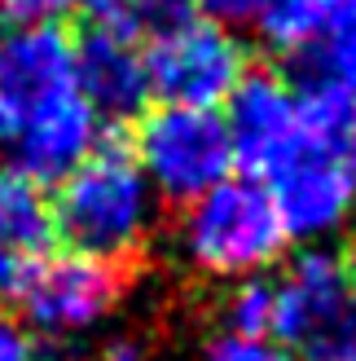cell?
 Listing matches in <instances>:
<instances>
[{
  "label": "cell",
  "mask_w": 356,
  "mask_h": 361,
  "mask_svg": "<svg viewBox=\"0 0 356 361\" xmlns=\"http://www.w3.org/2000/svg\"><path fill=\"white\" fill-rule=\"evenodd\" d=\"M260 5H264V0H193V9H198L203 18H211V23H220V27L255 23Z\"/></svg>",
  "instance_id": "17"
},
{
  "label": "cell",
  "mask_w": 356,
  "mask_h": 361,
  "mask_svg": "<svg viewBox=\"0 0 356 361\" xmlns=\"http://www.w3.org/2000/svg\"><path fill=\"white\" fill-rule=\"evenodd\" d=\"M136 274L141 264L93 260V256H49L27 282L18 309L35 331H44L49 339H62L110 313L128 295Z\"/></svg>",
  "instance_id": "5"
},
{
  "label": "cell",
  "mask_w": 356,
  "mask_h": 361,
  "mask_svg": "<svg viewBox=\"0 0 356 361\" xmlns=\"http://www.w3.org/2000/svg\"><path fill=\"white\" fill-rule=\"evenodd\" d=\"M295 84H343L356 88V0L339 9L326 35L295 58Z\"/></svg>",
  "instance_id": "12"
},
{
  "label": "cell",
  "mask_w": 356,
  "mask_h": 361,
  "mask_svg": "<svg viewBox=\"0 0 356 361\" xmlns=\"http://www.w3.org/2000/svg\"><path fill=\"white\" fill-rule=\"evenodd\" d=\"M224 128L234 146V164L246 176H264L299 137V88L277 71L251 66L224 102Z\"/></svg>",
  "instance_id": "7"
},
{
  "label": "cell",
  "mask_w": 356,
  "mask_h": 361,
  "mask_svg": "<svg viewBox=\"0 0 356 361\" xmlns=\"http://www.w3.org/2000/svg\"><path fill=\"white\" fill-rule=\"evenodd\" d=\"M295 88H299V137L356 176V88L343 84H295Z\"/></svg>",
  "instance_id": "10"
},
{
  "label": "cell",
  "mask_w": 356,
  "mask_h": 361,
  "mask_svg": "<svg viewBox=\"0 0 356 361\" xmlns=\"http://www.w3.org/2000/svg\"><path fill=\"white\" fill-rule=\"evenodd\" d=\"M70 49H75L80 93L97 119H106V128H128L150 106L146 44L110 18H70Z\"/></svg>",
  "instance_id": "6"
},
{
  "label": "cell",
  "mask_w": 356,
  "mask_h": 361,
  "mask_svg": "<svg viewBox=\"0 0 356 361\" xmlns=\"http://www.w3.org/2000/svg\"><path fill=\"white\" fill-rule=\"evenodd\" d=\"M207 361H291V353L264 344V339H234L229 335L207 353Z\"/></svg>",
  "instance_id": "16"
},
{
  "label": "cell",
  "mask_w": 356,
  "mask_h": 361,
  "mask_svg": "<svg viewBox=\"0 0 356 361\" xmlns=\"http://www.w3.org/2000/svg\"><path fill=\"white\" fill-rule=\"evenodd\" d=\"M185 256L216 278L251 274L281 260L291 233L260 176H224L181 212Z\"/></svg>",
  "instance_id": "2"
},
{
  "label": "cell",
  "mask_w": 356,
  "mask_h": 361,
  "mask_svg": "<svg viewBox=\"0 0 356 361\" xmlns=\"http://www.w3.org/2000/svg\"><path fill=\"white\" fill-rule=\"evenodd\" d=\"M343 5L348 0H264L255 23L273 49H281L286 58H299L326 35V27L339 18Z\"/></svg>",
  "instance_id": "11"
},
{
  "label": "cell",
  "mask_w": 356,
  "mask_h": 361,
  "mask_svg": "<svg viewBox=\"0 0 356 361\" xmlns=\"http://www.w3.org/2000/svg\"><path fill=\"white\" fill-rule=\"evenodd\" d=\"M291 353L299 361H356V300L330 313L322 326H312Z\"/></svg>",
  "instance_id": "15"
},
{
  "label": "cell",
  "mask_w": 356,
  "mask_h": 361,
  "mask_svg": "<svg viewBox=\"0 0 356 361\" xmlns=\"http://www.w3.org/2000/svg\"><path fill=\"white\" fill-rule=\"evenodd\" d=\"M49 203L58 243L70 247V256L119 260V264L146 260L154 203H150V180L141 172L123 128H106L97 146L58 180Z\"/></svg>",
  "instance_id": "1"
},
{
  "label": "cell",
  "mask_w": 356,
  "mask_h": 361,
  "mask_svg": "<svg viewBox=\"0 0 356 361\" xmlns=\"http://www.w3.org/2000/svg\"><path fill=\"white\" fill-rule=\"evenodd\" d=\"M53 247V203L40 180L18 168H0V309L23 300L27 282L35 278Z\"/></svg>",
  "instance_id": "9"
},
{
  "label": "cell",
  "mask_w": 356,
  "mask_h": 361,
  "mask_svg": "<svg viewBox=\"0 0 356 361\" xmlns=\"http://www.w3.org/2000/svg\"><path fill=\"white\" fill-rule=\"evenodd\" d=\"M93 18H110L132 40L154 44V40L181 31L185 23H193V18H203V13L193 9V0H115L106 13H93Z\"/></svg>",
  "instance_id": "13"
},
{
  "label": "cell",
  "mask_w": 356,
  "mask_h": 361,
  "mask_svg": "<svg viewBox=\"0 0 356 361\" xmlns=\"http://www.w3.org/2000/svg\"><path fill=\"white\" fill-rule=\"evenodd\" d=\"M220 317H224V335L234 339H264L273 335V282H242L220 300Z\"/></svg>",
  "instance_id": "14"
},
{
  "label": "cell",
  "mask_w": 356,
  "mask_h": 361,
  "mask_svg": "<svg viewBox=\"0 0 356 361\" xmlns=\"http://www.w3.org/2000/svg\"><path fill=\"white\" fill-rule=\"evenodd\" d=\"M0 361H44L40 344L23 326H13L9 317H0Z\"/></svg>",
  "instance_id": "18"
},
{
  "label": "cell",
  "mask_w": 356,
  "mask_h": 361,
  "mask_svg": "<svg viewBox=\"0 0 356 361\" xmlns=\"http://www.w3.org/2000/svg\"><path fill=\"white\" fill-rule=\"evenodd\" d=\"M246 71H251L246 44L234 35V27H220L211 18H193L181 31L146 44L150 102L163 106L220 111Z\"/></svg>",
  "instance_id": "4"
},
{
  "label": "cell",
  "mask_w": 356,
  "mask_h": 361,
  "mask_svg": "<svg viewBox=\"0 0 356 361\" xmlns=\"http://www.w3.org/2000/svg\"><path fill=\"white\" fill-rule=\"evenodd\" d=\"M260 180L269 185L291 238H312V233L334 229L356 203V176L330 154L312 150L304 137H295V146Z\"/></svg>",
  "instance_id": "8"
},
{
  "label": "cell",
  "mask_w": 356,
  "mask_h": 361,
  "mask_svg": "<svg viewBox=\"0 0 356 361\" xmlns=\"http://www.w3.org/2000/svg\"><path fill=\"white\" fill-rule=\"evenodd\" d=\"M339 269H343V282H348V291H352V300H356V233H352V238H348V247H343Z\"/></svg>",
  "instance_id": "19"
},
{
  "label": "cell",
  "mask_w": 356,
  "mask_h": 361,
  "mask_svg": "<svg viewBox=\"0 0 356 361\" xmlns=\"http://www.w3.org/2000/svg\"><path fill=\"white\" fill-rule=\"evenodd\" d=\"M115 0H70V13H80V18H93V13H106Z\"/></svg>",
  "instance_id": "20"
},
{
  "label": "cell",
  "mask_w": 356,
  "mask_h": 361,
  "mask_svg": "<svg viewBox=\"0 0 356 361\" xmlns=\"http://www.w3.org/2000/svg\"><path fill=\"white\" fill-rule=\"evenodd\" d=\"M123 133L146 180L172 203H193L238 168L220 111L150 102Z\"/></svg>",
  "instance_id": "3"
}]
</instances>
